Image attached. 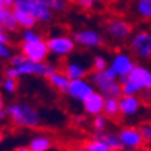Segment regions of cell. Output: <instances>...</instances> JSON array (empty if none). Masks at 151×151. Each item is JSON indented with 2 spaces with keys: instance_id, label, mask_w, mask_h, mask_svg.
I'll return each mask as SVG.
<instances>
[{
  "instance_id": "42",
  "label": "cell",
  "mask_w": 151,
  "mask_h": 151,
  "mask_svg": "<svg viewBox=\"0 0 151 151\" xmlns=\"http://www.w3.org/2000/svg\"><path fill=\"white\" fill-rule=\"evenodd\" d=\"M136 151H151V148H145V147H142V148H139V150H136Z\"/></svg>"
},
{
  "instance_id": "36",
  "label": "cell",
  "mask_w": 151,
  "mask_h": 151,
  "mask_svg": "<svg viewBox=\"0 0 151 151\" xmlns=\"http://www.w3.org/2000/svg\"><path fill=\"white\" fill-rule=\"evenodd\" d=\"M76 5L82 9H90L94 6V3L91 2V0H76Z\"/></svg>"
},
{
  "instance_id": "43",
  "label": "cell",
  "mask_w": 151,
  "mask_h": 151,
  "mask_svg": "<svg viewBox=\"0 0 151 151\" xmlns=\"http://www.w3.org/2000/svg\"><path fill=\"white\" fill-rule=\"evenodd\" d=\"M2 108H5V106H3V100L0 99V109H2Z\"/></svg>"
},
{
  "instance_id": "15",
  "label": "cell",
  "mask_w": 151,
  "mask_h": 151,
  "mask_svg": "<svg viewBox=\"0 0 151 151\" xmlns=\"http://www.w3.org/2000/svg\"><path fill=\"white\" fill-rule=\"evenodd\" d=\"M105 102L106 99L99 91H94L82 102V109L87 115H91V117L100 115L103 114V109H105Z\"/></svg>"
},
{
  "instance_id": "11",
  "label": "cell",
  "mask_w": 151,
  "mask_h": 151,
  "mask_svg": "<svg viewBox=\"0 0 151 151\" xmlns=\"http://www.w3.org/2000/svg\"><path fill=\"white\" fill-rule=\"evenodd\" d=\"M94 91H96V88H94V85L91 84V81L87 79V78H84V79H73V81H70L66 94L72 100L82 103L85 99H87L90 94H93Z\"/></svg>"
},
{
  "instance_id": "33",
  "label": "cell",
  "mask_w": 151,
  "mask_h": 151,
  "mask_svg": "<svg viewBox=\"0 0 151 151\" xmlns=\"http://www.w3.org/2000/svg\"><path fill=\"white\" fill-rule=\"evenodd\" d=\"M3 75H5V78H12V79H18V78L21 76L19 70H18L17 68H14V66H8V68L3 70Z\"/></svg>"
},
{
  "instance_id": "35",
  "label": "cell",
  "mask_w": 151,
  "mask_h": 151,
  "mask_svg": "<svg viewBox=\"0 0 151 151\" xmlns=\"http://www.w3.org/2000/svg\"><path fill=\"white\" fill-rule=\"evenodd\" d=\"M141 130L144 133V138H145V142L151 144V124H144L141 127Z\"/></svg>"
},
{
  "instance_id": "41",
  "label": "cell",
  "mask_w": 151,
  "mask_h": 151,
  "mask_svg": "<svg viewBox=\"0 0 151 151\" xmlns=\"http://www.w3.org/2000/svg\"><path fill=\"white\" fill-rule=\"evenodd\" d=\"M3 81H5V78H2V76H0V94H2V87H3Z\"/></svg>"
},
{
  "instance_id": "10",
  "label": "cell",
  "mask_w": 151,
  "mask_h": 151,
  "mask_svg": "<svg viewBox=\"0 0 151 151\" xmlns=\"http://www.w3.org/2000/svg\"><path fill=\"white\" fill-rule=\"evenodd\" d=\"M105 30L111 39L114 40H126L133 36V27L124 18H112L106 23Z\"/></svg>"
},
{
  "instance_id": "2",
  "label": "cell",
  "mask_w": 151,
  "mask_h": 151,
  "mask_svg": "<svg viewBox=\"0 0 151 151\" xmlns=\"http://www.w3.org/2000/svg\"><path fill=\"white\" fill-rule=\"evenodd\" d=\"M88 79L94 85L96 91H99L105 99H120L123 96L120 81L118 79H111L105 73V70H102V72L91 70Z\"/></svg>"
},
{
  "instance_id": "6",
  "label": "cell",
  "mask_w": 151,
  "mask_h": 151,
  "mask_svg": "<svg viewBox=\"0 0 151 151\" xmlns=\"http://www.w3.org/2000/svg\"><path fill=\"white\" fill-rule=\"evenodd\" d=\"M118 136L121 141V147L126 151H136V150L142 148L145 144V138H144L141 127H136V126L123 127L118 132Z\"/></svg>"
},
{
  "instance_id": "46",
  "label": "cell",
  "mask_w": 151,
  "mask_h": 151,
  "mask_svg": "<svg viewBox=\"0 0 151 151\" xmlns=\"http://www.w3.org/2000/svg\"><path fill=\"white\" fill-rule=\"evenodd\" d=\"M48 2H50V0H48Z\"/></svg>"
},
{
  "instance_id": "39",
  "label": "cell",
  "mask_w": 151,
  "mask_h": 151,
  "mask_svg": "<svg viewBox=\"0 0 151 151\" xmlns=\"http://www.w3.org/2000/svg\"><path fill=\"white\" fill-rule=\"evenodd\" d=\"M15 151H32V150L29 148V145H21V147H18Z\"/></svg>"
},
{
  "instance_id": "29",
  "label": "cell",
  "mask_w": 151,
  "mask_h": 151,
  "mask_svg": "<svg viewBox=\"0 0 151 151\" xmlns=\"http://www.w3.org/2000/svg\"><path fill=\"white\" fill-rule=\"evenodd\" d=\"M2 90L6 94H14L18 90V79H12V78H5L3 81V87Z\"/></svg>"
},
{
  "instance_id": "37",
  "label": "cell",
  "mask_w": 151,
  "mask_h": 151,
  "mask_svg": "<svg viewBox=\"0 0 151 151\" xmlns=\"http://www.w3.org/2000/svg\"><path fill=\"white\" fill-rule=\"evenodd\" d=\"M15 0H0V6L2 8H14Z\"/></svg>"
},
{
  "instance_id": "30",
  "label": "cell",
  "mask_w": 151,
  "mask_h": 151,
  "mask_svg": "<svg viewBox=\"0 0 151 151\" xmlns=\"http://www.w3.org/2000/svg\"><path fill=\"white\" fill-rule=\"evenodd\" d=\"M69 6L68 0H50V8L52 12H64Z\"/></svg>"
},
{
  "instance_id": "21",
  "label": "cell",
  "mask_w": 151,
  "mask_h": 151,
  "mask_svg": "<svg viewBox=\"0 0 151 151\" xmlns=\"http://www.w3.org/2000/svg\"><path fill=\"white\" fill-rule=\"evenodd\" d=\"M103 115L108 120H115L118 118L120 114V99H106L105 102V109H103Z\"/></svg>"
},
{
  "instance_id": "34",
  "label": "cell",
  "mask_w": 151,
  "mask_h": 151,
  "mask_svg": "<svg viewBox=\"0 0 151 151\" xmlns=\"http://www.w3.org/2000/svg\"><path fill=\"white\" fill-rule=\"evenodd\" d=\"M0 44H11V36L9 32L5 30L3 26H0Z\"/></svg>"
},
{
  "instance_id": "4",
  "label": "cell",
  "mask_w": 151,
  "mask_h": 151,
  "mask_svg": "<svg viewBox=\"0 0 151 151\" xmlns=\"http://www.w3.org/2000/svg\"><path fill=\"white\" fill-rule=\"evenodd\" d=\"M48 42V48L50 52L57 57V58H66L69 57L76 47V42L73 39V36H69L66 33H61V35H52L47 39Z\"/></svg>"
},
{
  "instance_id": "38",
  "label": "cell",
  "mask_w": 151,
  "mask_h": 151,
  "mask_svg": "<svg viewBox=\"0 0 151 151\" xmlns=\"http://www.w3.org/2000/svg\"><path fill=\"white\" fill-rule=\"evenodd\" d=\"M6 117H8V112H6V106H5L0 109V120H5Z\"/></svg>"
},
{
  "instance_id": "44",
  "label": "cell",
  "mask_w": 151,
  "mask_h": 151,
  "mask_svg": "<svg viewBox=\"0 0 151 151\" xmlns=\"http://www.w3.org/2000/svg\"><path fill=\"white\" fill-rule=\"evenodd\" d=\"M91 2H93V3H97V2H100V0H91Z\"/></svg>"
},
{
  "instance_id": "28",
  "label": "cell",
  "mask_w": 151,
  "mask_h": 151,
  "mask_svg": "<svg viewBox=\"0 0 151 151\" xmlns=\"http://www.w3.org/2000/svg\"><path fill=\"white\" fill-rule=\"evenodd\" d=\"M39 39H45L42 36L40 32H36L35 29H27L23 30L21 33V42H32V40H39Z\"/></svg>"
},
{
  "instance_id": "27",
  "label": "cell",
  "mask_w": 151,
  "mask_h": 151,
  "mask_svg": "<svg viewBox=\"0 0 151 151\" xmlns=\"http://www.w3.org/2000/svg\"><path fill=\"white\" fill-rule=\"evenodd\" d=\"M106 126H108V118L103 114L93 117V129H94V132L97 135H100L106 130Z\"/></svg>"
},
{
  "instance_id": "20",
  "label": "cell",
  "mask_w": 151,
  "mask_h": 151,
  "mask_svg": "<svg viewBox=\"0 0 151 151\" xmlns=\"http://www.w3.org/2000/svg\"><path fill=\"white\" fill-rule=\"evenodd\" d=\"M29 148L32 151H50L52 148V139L47 135H36L29 141Z\"/></svg>"
},
{
  "instance_id": "32",
  "label": "cell",
  "mask_w": 151,
  "mask_h": 151,
  "mask_svg": "<svg viewBox=\"0 0 151 151\" xmlns=\"http://www.w3.org/2000/svg\"><path fill=\"white\" fill-rule=\"evenodd\" d=\"M27 58L23 55V54H21V52H15L11 58H9V66H14V68H19L21 66V64H23L24 61H26Z\"/></svg>"
},
{
  "instance_id": "22",
  "label": "cell",
  "mask_w": 151,
  "mask_h": 151,
  "mask_svg": "<svg viewBox=\"0 0 151 151\" xmlns=\"http://www.w3.org/2000/svg\"><path fill=\"white\" fill-rule=\"evenodd\" d=\"M108 147H109L112 151H120L123 147H121V141H120V136L118 133H114V132H103L100 135H97Z\"/></svg>"
},
{
  "instance_id": "23",
  "label": "cell",
  "mask_w": 151,
  "mask_h": 151,
  "mask_svg": "<svg viewBox=\"0 0 151 151\" xmlns=\"http://www.w3.org/2000/svg\"><path fill=\"white\" fill-rule=\"evenodd\" d=\"M135 9L141 19L151 21V0H136Z\"/></svg>"
},
{
  "instance_id": "40",
  "label": "cell",
  "mask_w": 151,
  "mask_h": 151,
  "mask_svg": "<svg viewBox=\"0 0 151 151\" xmlns=\"http://www.w3.org/2000/svg\"><path fill=\"white\" fill-rule=\"evenodd\" d=\"M72 151H85V147L84 145H79V147H75Z\"/></svg>"
},
{
  "instance_id": "1",
  "label": "cell",
  "mask_w": 151,
  "mask_h": 151,
  "mask_svg": "<svg viewBox=\"0 0 151 151\" xmlns=\"http://www.w3.org/2000/svg\"><path fill=\"white\" fill-rule=\"evenodd\" d=\"M8 118L12 124L26 129H36L42 124V115L35 106L26 102H12L6 105Z\"/></svg>"
},
{
  "instance_id": "5",
  "label": "cell",
  "mask_w": 151,
  "mask_h": 151,
  "mask_svg": "<svg viewBox=\"0 0 151 151\" xmlns=\"http://www.w3.org/2000/svg\"><path fill=\"white\" fill-rule=\"evenodd\" d=\"M19 52L23 54L27 60L36 61V63L47 61V58L51 54L47 39H39V40H32V42H21Z\"/></svg>"
},
{
  "instance_id": "8",
  "label": "cell",
  "mask_w": 151,
  "mask_h": 151,
  "mask_svg": "<svg viewBox=\"0 0 151 151\" xmlns=\"http://www.w3.org/2000/svg\"><path fill=\"white\" fill-rule=\"evenodd\" d=\"M130 50L141 60L151 58V32L139 30L130 37Z\"/></svg>"
},
{
  "instance_id": "26",
  "label": "cell",
  "mask_w": 151,
  "mask_h": 151,
  "mask_svg": "<svg viewBox=\"0 0 151 151\" xmlns=\"http://www.w3.org/2000/svg\"><path fill=\"white\" fill-rule=\"evenodd\" d=\"M109 68V60H108L105 55L102 54H96L93 58H91V69L94 72H102L105 69Z\"/></svg>"
},
{
  "instance_id": "17",
  "label": "cell",
  "mask_w": 151,
  "mask_h": 151,
  "mask_svg": "<svg viewBox=\"0 0 151 151\" xmlns=\"http://www.w3.org/2000/svg\"><path fill=\"white\" fill-rule=\"evenodd\" d=\"M0 26H3L9 33H15L19 29L14 8H0Z\"/></svg>"
},
{
  "instance_id": "18",
  "label": "cell",
  "mask_w": 151,
  "mask_h": 151,
  "mask_svg": "<svg viewBox=\"0 0 151 151\" xmlns=\"http://www.w3.org/2000/svg\"><path fill=\"white\" fill-rule=\"evenodd\" d=\"M14 12H15V18H17V21H18L19 29H23V30L35 29L36 24L39 23L37 18H36L33 14H30V12H27V11H24V9L14 8Z\"/></svg>"
},
{
  "instance_id": "19",
  "label": "cell",
  "mask_w": 151,
  "mask_h": 151,
  "mask_svg": "<svg viewBox=\"0 0 151 151\" xmlns=\"http://www.w3.org/2000/svg\"><path fill=\"white\" fill-rule=\"evenodd\" d=\"M48 82L54 90H57L60 93H66L69 84H70V79L63 70H57L51 78H48Z\"/></svg>"
},
{
  "instance_id": "12",
  "label": "cell",
  "mask_w": 151,
  "mask_h": 151,
  "mask_svg": "<svg viewBox=\"0 0 151 151\" xmlns=\"http://www.w3.org/2000/svg\"><path fill=\"white\" fill-rule=\"evenodd\" d=\"M91 63L88 64V61L85 63V60H81L78 57L75 58H69L63 66V72L69 76L70 81L73 79H84L91 73Z\"/></svg>"
},
{
  "instance_id": "13",
  "label": "cell",
  "mask_w": 151,
  "mask_h": 151,
  "mask_svg": "<svg viewBox=\"0 0 151 151\" xmlns=\"http://www.w3.org/2000/svg\"><path fill=\"white\" fill-rule=\"evenodd\" d=\"M73 39L76 42V45L82 48H100L105 42V37L93 29H81L75 32Z\"/></svg>"
},
{
  "instance_id": "24",
  "label": "cell",
  "mask_w": 151,
  "mask_h": 151,
  "mask_svg": "<svg viewBox=\"0 0 151 151\" xmlns=\"http://www.w3.org/2000/svg\"><path fill=\"white\" fill-rule=\"evenodd\" d=\"M84 147H85V151H112L99 136H96V138L87 141Z\"/></svg>"
},
{
  "instance_id": "3",
  "label": "cell",
  "mask_w": 151,
  "mask_h": 151,
  "mask_svg": "<svg viewBox=\"0 0 151 151\" xmlns=\"http://www.w3.org/2000/svg\"><path fill=\"white\" fill-rule=\"evenodd\" d=\"M14 8H19L33 14L42 24L51 23L54 18V12L50 8L48 0H15Z\"/></svg>"
},
{
  "instance_id": "14",
  "label": "cell",
  "mask_w": 151,
  "mask_h": 151,
  "mask_svg": "<svg viewBox=\"0 0 151 151\" xmlns=\"http://www.w3.org/2000/svg\"><path fill=\"white\" fill-rule=\"evenodd\" d=\"M127 78H129V81H132L136 85L141 93L142 91H151V69L138 64L133 69V72Z\"/></svg>"
},
{
  "instance_id": "9",
  "label": "cell",
  "mask_w": 151,
  "mask_h": 151,
  "mask_svg": "<svg viewBox=\"0 0 151 151\" xmlns=\"http://www.w3.org/2000/svg\"><path fill=\"white\" fill-rule=\"evenodd\" d=\"M136 66L138 64H136L135 58L126 51L115 52L109 60V68L118 75V78H127Z\"/></svg>"
},
{
  "instance_id": "45",
  "label": "cell",
  "mask_w": 151,
  "mask_h": 151,
  "mask_svg": "<svg viewBox=\"0 0 151 151\" xmlns=\"http://www.w3.org/2000/svg\"><path fill=\"white\" fill-rule=\"evenodd\" d=\"M0 8H2V6H0Z\"/></svg>"
},
{
  "instance_id": "7",
  "label": "cell",
  "mask_w": 151,
  "mask_h": 151,
  "mask_svg": "<svg viewBox=\"0 0 151 151\" xmlns=\"http://www.w3.org/2000/svg\"><path fill=\"white\" fill-rule=\"evenodd\" d=\"M21 73V76H40V78H51L58 69L55 64L48 63V61H42V63H36V61H30L26 60L19 68H17Z\"/></svg>"
},
{
  "instance_id": "25",
  "label": "cell",
  "mask_w": 151,
  "mask_h": 151,
  "mask_svg": "<svg viewBox=\"0 0 151 151\" xmlns=\"http://www.w3.org/2000/svg\"><path fill=\"white\" fill-rule=\"evenodd\" d=\"M120 84H121V91H123V96H138L141 91L138 90V87L132 82L129 81V78H120L118 79Z\"/></svg>"
},
{
  "instance_id": "31",
  "label": "cell",
  "mask_w": 151,
  "mask_h": 151,
  "mask_svg": "<svg viewBox=\"0 0 151 151\" xmlns=\"http://www.w3.org/2000/svg\"><path fill=\"white\" fill-rule=\"evenodd\" d=\"M14 50L9 44H0V60H5L9 61V58L14 55Z\"/></svg>"
},
{
  "instance_id": "16",
  "label": "cell",
  "mask_w": 151,
  "mask_h": 151,
  "mask_svg": "<svg viewBox=\"0 0 151 151\" xmlns=\"http://www.w3.org/2000/svg\"><path fill=\"white\" fill-rule=\"evenodd\" d=\"M142 102L138 96H121L120 97V114L121 117H135L139 114Z\"/></svg>"
}]
</instances>
